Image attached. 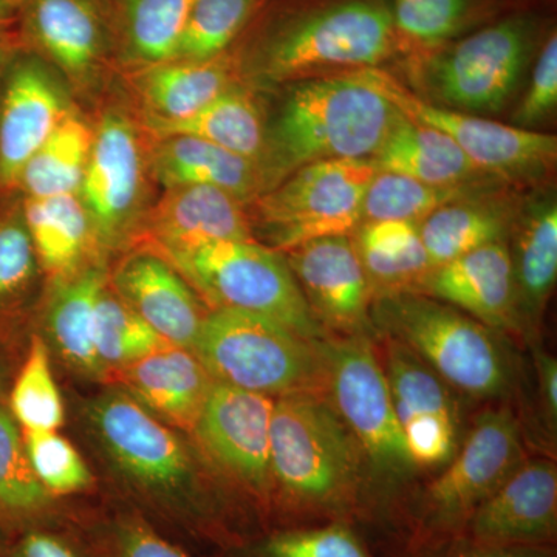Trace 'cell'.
<instances>
[{"label":"cell","mask_w":557,"mask_h":557,"mask_svg":"<svg viewBox=\"0 0 557 557\" xmlns=\"http://www.w3.org/2000/svg\"><path fill=\"white\" fill-rule=\"evenodd\" d=\"M89 421L104 453L149 509L146 518L156 516L226 549L244 542L228 509L197 482L185 443L141 403L127 392H109L91 403Z\"/></svg>","instance_id":"6da1fadb"},{"label":"cell","mask_w":557,"mask_h":557,"mask_svg":"<svg viewBox=\"0 0 557 557\" xmlns=\"http://www.w3.org/2000/svg\"><path fill=\"white\" fill-rule=\"evenodd\" d=\"M359 450L338 410L319 392L278 397L270 429L273 528L348 522L358 509Z\"/></svg>","instance_id":"7a4b0ae2"},{"label":"cell","mask_w":557,"mask_h":557,"mask_svg":"<svg viewBox=\"0 0 557 557\" xmlns=\"http://www.w3.org/2000/svg\"><path fill=\"white\" fill-rule=\"evenodd\" d=\"M397 116L398 110L362 70L292 83L267 126L260 163L267 190L309 164L372 160Z\"/></svg>","instance_id":"3957f363"},{"label":"cell","mask_w":557,"mask_h":557,"mask_svg":"<svg viewBox=\"0 0 557 557\" xmlns=\"http://www.w3.org/2000/svg\"><path fill=\"white\" fill-rule=\"evenodd\" d=\"M384 0H335L277 21L249 50L248 75L296 83L332 70L375 69L398 44Z\"/></svg>","instance_id":"277c9868"},{"label":"cell","mask_w":557,"mask_h":557,"mask_svg":"<svg viewBox=\"0 0 557 557\" xmlns=\"http://www.w3.org/2000/svg\"><path fill=\"white\" fill-rule=\"evenodd\" d=\"M388 339L465 394L493 398L511 387L512 369L500 333L442 300L413 292L384 293L370 310Z\"/></svg>","instance_id":"5b68a950"},{"label":"cell","mask_w":557,"mask_h":557,"mask_svg":"<svg viewBox=\"0 0 557 557\" xmlns=\"http://www.w3.org/2000/svg\"><path fill=\"white\" fill-rule=\"evenodd\" d=\"M193 351L215 383L267 397L327 384L324 341L245 311L209 310Z\"/></svg>","instance_id":"8992f818"},{"label":"cell","mask_w":557,"mask_h":557,"mask_svg":"<svg viewBox=\"0 0 557 557\" xmlns=\"http://www.w3.org/2000/svg\"><path fill=\"white\" fill-rule=\"evenodd\" d=\"M160 255V252H159ZM211 310L271 319L310 341L329 339L285 256L259 242L226 240L161 255Z\"/></svg>","instance_id":"52a82bcc"},{"label":"cell","mask_w":557,"mask_h":557,"mask_svg":"<svg viewBox=\"0 0 557 557\" xmlns=\"http://www.w3.org/2000/svg\"><path fill=\"white\" fill-rule=\"evenodd\" d=\"M522 432L507 409L475 421L449 468L429 485L413 512L412 547L440 552L463 533L472 512L523 463Z\"/></svg>","instance_id":"ba28073f"},{"label":"cell","mask_w":557,"mask_h":557,"mask_svg":"<svg viewBox=\"0 0 557 557\" xmlns=\"http://www.w3.org/2000/svg\"><path fill=\"white\" fill-rule=\"evenodd\" d=\"M376 166L372 160L309 164L252 200V215L273 249L288 251L322 237L348 236L362 222V205Z\"/></svg>","instance_id":"9c48e42d"},{"label":"cell","mask_w":557,"mask_h":557,"mask_svg":"<svg viewBox=\"0 0 557 557\" xmlns=\"http://www.w3.org/2000/svg\"><path fill=\"white\" fill-rule=\"evenodd\" d=\"M148 131L129 112L109 108L94 126V145L79 199L100 249L137 239L148 214Z\"/></svg>","instance_id":"30bf717a"},{"label":"cell","mask_w":557,"mask_h":557,"mask_svg":"<svg viewBox=\"0 0 557 557\" xmlns=\"http://www.w3.org/2000/svg\"><path fill=\"white\" fill-rule=\"evenodd\" d=\"M327 386L335 409L370 463L387 478H403L413 467L399 426L386 373L368 339L324 341Z\"/></svg>","instance_id":"8fae6325"},{"label":"cell","mask_w":557,"mask_h":557,"mask_svg":"<svg viewBox=\"0 0 557 557\" xmlns=\"http://www.w3.org/2000/svg\"><path fill=\"white\" fill-rule=\"evenodd\" d=\"M533 53V28L525 20L483 28L432 62V89L461 112H497L511 100Z\"/></svg>","instance_id":"7c38bea8"},{"label":"cell","mask_w":557,"mask_h":557,"mask_svg":"<svg viewBox=\"0 0 557 557\" xmlns=\"http://www.w3.org/2000/svg\"><path fill=\"white\" fill-rule=\"evenodd\" d=\"M22 47L76 90H89L116 64L115 0H22Z\"/></svg>","instance_id":"4fadbf2b"},{"label":"cell","mask_w":557,"mask_h":557,"mask_svg":"<svg viewBox=\"0 0 557 557\" xmlns=\"http://www.w3.org/2000/svg\"><path fill=\"white\" fill-rule=\"evenodd\" d=\"M362 73L403 116L442 132L482 172L525 174L542 170L556 160L555 135L520 129L424 101L391 73L376 67L362 69Z\"/></svg>","instance_id":"5bb4252c"},{"label":"cell","mask_w":557,"mask_h":557,"mask_svg":"<svg viewBox=\"0 0 557 557\" xmlns=\"http://www.w3.org/2000/svg\"><path fill=\"white\" fill-rule=\"evenodd\" d=\"M273 406V399L267 395L214 383L193 431L205 453L228 472L265 520L273 497L270 465Z\"/></svg>","instance_id":"9a60e30c"},{"label":"cell","mask_w":557,"mask_h":557,"mask_svg":"<svg viewBox=\"0 0 557 557\" xmlns=\"http://www.w3.org/2000/svg\"><path fill=\"white\" fill-rule=\"evenodd\" d=\"M72 112L60 72L21 47L0 89V196L16 193L25 164Z\"/></svg>","instance_id":"2e32d148"},{"label":"cell","mask_w":557,"mask_h":557,"mask_svg":"<svg viewBox=\"0 0 557 557\" xmlns=\"http://www.w3.org/2000/svg\"><path fill=\"white\" fill-rule=\"evenodd\" d=\"M557 536V469L523 461L469 518L461 537L494 547L553 549Z\"/></svg>","instance_id":"e0dca14e"},{"label":"cell","mask_w":557,"mask_h":557,"mask_svg":"<svg viewBox=\"0 0 557 557\" xmlns=\"http://www.w3.org/2000/svg\"><path fill=\"white\" fill-rule=\"evenodd\" d=\"M384 373L413 465L448 461L456 450L457 418L445 381L392 339Z\"/></svg>","instance_id":"ac0fdd59"},{"label":"cell","mask_w":557,"mask_h":557,"mask_svg":"<svg viewBox=\"0 0 557 557\" xmlns=\"http://www.w3.org/2000/svg\"><path fill=\"white\" fill-rule=\"evenodd\" d=\"M109 285L160 338L193 350L209 310L163 256L148 247L134 249L109 274Z\"/></svg>","instance_id":"d6986e66"},{"label":"cell","mask_w":557,"mask_h":557,"mask_svg":"<svg viewBox=\"0 0 557 557\" xmlns=\"http://www.w3.org/2000/svg\"><path fill=\"white\" fill-rule=\"evenodd\" d=\"M289 270L324 327L358 332L368 322L372 285L348 236L322 237L288 249Z\"/></svg>","instance_id":"ffe728a7"},{"label":"cell","mask_w":557,"mask_h":557,"mask_svg":"<svg viewBox=\"0 0 557 557\" xmlns=\"http://www.w3.org/2000/svg\"><path fill=\"white\" fill-rule=\"evenodd\" d=\"M139 233L148 239L141 247L160 255L215 242L255 239L247 205L211 186L164 189L163 197L143 220Z\"/></svg>","instance_id":"44dd1931"},{"label":"cell","mask_w":557,"mask_h":557,"mask_svg":"<svg viewBox=\"0 0 557 557\" xmlns=\"http://www.w3.org/2000/svg\"><path fill=\"white\" fill-rule=\"evenodd\" d=\"M421 287L497 333H520L507 242L498 240L429 271Z\"/></svg>","instance_id":"7402d4cb"},{"label":"cell","mask_w":557,"mask_h":557,"mask_svg":"<svg viewBox=\"0 0 557 557\" xmlns=\"http://www.w3.org/2000/svg\"><path fill=\"white\" fill-rule=\"evenodd\" d=\"M132 91L148 132L196 115L226 90L237 86L240 61L223 53L211 60H175L134 70Z\"/></svg>","instance_id":"603a6c76"},{"label":"cell","mask_w":557,"mask_h":557,"mask_svg":"<svg viewBox=\"0 0 557 557\" xmlns=\"http://www.w3.org/2000/svg\"><path fill=\"white\" fill-rule=\"evenodd\" d=\"M112 375L153 416L190 432L215 383L193 350L171 344Z\"/></svg>","instance_id":"cb8c5ba5"},{"label":"cell","mask_w":557,"mask_h":557,"mask_svg":"<svg viewBox=\"0 0 557 557\" xmlns=\"http://www.w3.org/2000/svg\"><path fill=\"white\" fill-rule=\"evenodd\" d=\"M152 138L149 143L150 175L164 189L211 186L225 190L245 205L267 190L262 168L256 161L186 135Z\"/></svg>","instance_id":"d4e9b609"},{"label":"cell","mask_w":557,"mask_h":557,"mask_svg":"<svg viewBox=\"0 0 557 557\" xmlns=\"http://www.w3.org/2000/svg\"><path fill=\"white\" fill-rule=\"evenodd\" d=\"M108 281L104 265L86 263L58 281L44 317L47 339L42 338L70 369L87 379H108L94 344L95 310Z\"/></svg>","instance_id":"484cf974"},{"label":"cell","mask_w":557,"mask_h":557,"mask_svg":"<svg viewBox=\"0 0 557 557\" xmlns=\"http://www.w3.org/2000/svg\"><path fill=\"white\" fill-rule=\"evenodd\" d=\"M511 252L520 333L537 329L557 277L555 199L534 201L516 228Z\"/></svg>","instance_id":"4316f807"},{"label":"cell","mask_w":557,"mask_h":557,"mask_svg":"<svg viewBox=\"0 0 557 557\" xmlns=\"http://www.w3.org/2000/svg\"><path fill=\"white\" fill-rule=\"evenodd\" d=\"M372 161L379 171L406 175L429 185H467L482 174L453 139L399 112Z\"/></svg>","instance_id":"83f0119b"},{"label":"cell","mask_w":557,"mask_h":557,"mask_svg":"<svg viewBox=\"0 0 557 557\" xmlns=\"http://www.w3.org/2000/svg\"><path fill=\"white\" fill-rule=\"evenodd\" d=\"M22 212L40 270L61 281L89 263L97 249L94 230L78 194L24 199Z\"/></svg>","instance_id":"f1b7e54d"},{"label":"cell","mask_w":557,"mask_h":557,"mask_svg":"<svg viewBox=\"0 0 557 557\" xmlns=\"http://www.w3.org/2000/svg\"><path fill=\"white\" fill-rule=\"evenodd\" d=\"M194 0H115L116 65L127 72L175 60Z\"/></svg>","instance_id":"f546056e"},{"label":"cell","mask_w":557,"mask_h":557,"mask_svg":"<svg viewBox=\"0 0 557 557\" xmlns=\"http://www.w3.org/2000/svg\"><path fill=\"white\" fill-rule=\"evenodd\" d=\"M58 516L57 502L33 471L21 428L0 406V531L11 539L32 528L57 527Z\"/></svg>","instance_id":"4dcf8cb0"},{"label":"cell","mask_w":557,"mask_h":557,"mask_svg":"<svg viewBox=\"0 0 557 557\" xmlns=\"http://www.w3.org/2000/svg\"><path fill=\"white\" fill-rule=\"evenodd\" d=\"M149 135H186L205 139L259 164L262 163L267 146L262 110L248 90L237 86L209 102L196 115L149 132Z\"/></svg>","instance_id":"1f68e13d"},{"label":"cell","mask_w":557,"mask_h":557,"mask_svg":"<svg viewBox=\"0 0 557 557\" xmlns=\"http://www.w3.org/2000/svg\"><path fill=\"white\" fill-rule=\"evenodd\" d=\"M508 226V211L502 205L465 197L421 220L418 231L432 270L474 249L505 240Z\"/></svg>","instance_id":"d6a6232c"},{"label":"cell","mask_w":557,"mask_h":557,"mask_svg":"<svg viewBox=\"0 0 557 557\" xmlns=\"http://www.w3.org/2000/svg\"><path fill=\"white\" fill-rule=\"evenodd\" d=\"M91 145L94 126L75 110L25 164L17 180L16 193H21L24 199L78 194Z\"/></svg>","instance_id":"836d02e7"},{"label":"cell","mask_w":557,"mask_h":557,"mask_svg":"<svg viewBox=\"0 0 557 557\" xmlns=\"http://www.w3.org/2000/svg\"><path fill=\"white\" fill-rule=\"evenodd\" d=\"M370 285L384 293L406 292L410 284H421L431 267L417 223L401 220L361 223L357 244Z\"/></svg>","instance_id":"e575fe53"},{"label":"cell","mask_w":557,"mask_h":557,"mask_svg":"<svg viewBox=\"0 0 557 557\" xmlns=\"http://www.w3.org/2000/svg\"><path fill=\"white\" fill-rule=\"evenodd\" d=\"M0 327L16 329L39 276L22 197L0 196Z\"/></svg>","instance_id":"d590c367"},{"label":"cell","mask_w":557,"mask_h":557,"mask_svg":"<svg viewBox=\"0 0 557 557\" xmlns=\"http://www.w3.org/2000/svg\"><path fill=\"white\" fill-rule=\"evenodd\" d=\"M72 533L86 557H194L137 508L113 509Z\"/></svg>","instance_id":"8d00e7d4"},{"label":"cell","mask_w":557,"mask_h":557,"mask_svg":"<svg viewBox=\"0 0 557 557\" xmlns=\"http://www.w3.org/2000/svg\"><path fill=\"white\" fill-rule=\"evenodd\" d=\"M5 408L21 431H57L64 424V403L51 372L49 344L42 336H32L11 381Z\"/></svg>","instance_id":"74e56055"},{"label":"cell","mask_w":557,"mask_h":557,"mask_svg":"<svg viewBox=\"0 0 557 557\" xmlns=\"http://www.w3.org/2000/svg\"><path fill=\"white\" fill-rule=\"evenodd\" d=\"M226 557H375L350 522L271 528Z\"/></svg>","instance_id":"f35d334b"},{"label":"cell","mask_w":557,"mask_h":557,"mask_svg":"<svg viewBox=\"0 0 557 557\" xmlns=\"http://www.w3.org/2000/svg\"><path fill=\"white\" fill-rule=\"evenodd\" d=\"M471 196V183L457 186L429 185L406 175L376 170L362 205V222L420 223L450 201Z\"/></svg>","instance_id":"ab89813d"},{"label":"cell","mask_w":557,"mask_h":557,"mask_svg":"<svg viewBox=\"0 0 557 557\" xmlns=\"http://www.w3.org/2000/svg\"><path fill=\"white\" fill-rule=\"evenodd\" d=\"M94 344L108 376L168 346L166 341L116 296L109 281L95 310Z\"/></svg>","instance_id":"60d3db41"},{"label":"cell","mask_w":557,"mask_h":557,"mask_svg":"<svg viewBox=\"0 0 557 557\" xmlns=\"http://www.w3.org/2000/svg\"><path fill=\"white\" fill-rule=\"evenodd\" d=\"M267 0H194L178 60H211L228 53Z\"/></svg>","instance_id":"b9f144b4"},{"label":"cell","mask_w":557,"mask_h":557,"mask_svg":"<svg viewBox=\"0 0 557 557\" xmlns=\"http://www.w3.org/2000/svg\"><path fill=\"white\" fill-rule=\"evenodd\" d=\"M36 478L54 502L94 486V475L75 446L57 431H22Z\"/></svg>","instance_id":"7bdbcfd3"},{"label":"cell","mask_w":557,"mask_h":557,"mask_svg":"<svg viewBox=\"0 0 557 557\" xmlns=\"http://www.w3.org/2000/svg\"><path fill=\"white\" fill-rule=\"evenodd\" d=\"M471 0H392L398 35L423 47H438L467 20Z\"/></svg>","instance_id":"ee69618b"},{"label":"cell","mask_w":557,"mask_h":557,"mask_svg":"<svg viewBox=\"0 0 557 557\" xmlns=\"http://www.w3.org/2000/svg\"><path fill=\"white\" fill-rule=\"evenodd\" d=\"M557 104V36L553 32L539 54L530 86L512 115L511 126L533 131L531 127L547 120Z\"/></svg>","instance_id":"f6af8a7d"},{"label":"cell","mask_w":557,"mask_h":557,"mask_svg":"<svg viewBox=\"0 0 557 557\" xmlns=\"http://www.w3.org/2000/svg\"><path fill=\"white\" fill-rule=\"evenodd\" d=\"M2 557H86L72 531L39 527L11 537Z\"/></svg>","instance_id":"bcb514c9"},{"label":"cell","mask_w":557,"mask_h":557,"mask_svg":"<svg viewBox=\"0 0 557 557\" xmlns=\"http://www.w3.org/2000/svg\"><path fill=\"white\" fill-rule=\"evenodd\" d=\"M449 552L443 557H556L555 548L494 547L475 544L467 537H457L448 545Z\"/></svg>","instance_id":"7dc6e473"},{"label":"cell","mask_w":557,"mask_h":557,"mask_svg":"<svg viewBox=\"0 0 557 557\" xmlns=\"http://www.w3.org/2000/svg\"><path fill=\"white\" fill-rule=\"evenodd\" d=\"M536 361L545 417H547L549 426L555 429L557 421V361L547 354H537Z\"/></svg>","instance_id":"c3c4849f"},{"label":"cell","mask_w":557,"mask_h":557,"mask_svg":"<svg viewBox=\"0 0 557 557\" xmlns=\"http://www.w3.org/2000/svg\"><path fill=\"white\" fill-rule=\"evenodd\" d=\"M14 347H16V329L0 327V406H5L7 394L14 373Z\"/></svg>","instance_id":"681fc988"},{"label":"cell","mask_w":557,"mask_h":557,"mask_svg":"<svg viewBox=\"0 0 557 557\" xmlns=\"http://www.w3.org/2000/svg\"><path fill=\"white\" fill-rule=\"evenodd\" d=\"M21 47L22 42L16 24L0 28V89H2L7 69H9L11 60Z\"/></svg>","instance_id":"f907efd6"},{"label":"cell","mask_w":557,"mask_h":557,"mask_svg":"<svg viewBox=\"0 0 557 557\" xmlns=\"http://www.w3.org/2000/svg\"><path fill=\"white\" fill-rule=\"evenodd\" d=\"M21 7L22 0H0V28L16 24Z\"/></svg>","instance_id":"816d5d0a"},{"label":"cell","mask_w":557,"mask_h":557,"mask_svg":"<svg viewBox=\"0 0 557 557\" xmlns=\"http://www.w3.org/2000/svg\"><path fill=\"white\" fill-rule=\"evenodd\" d=\"M10 537L5 536V534L0 531V557L5 553L7 545H9Z\"/></svg>","instance_id":"f5cc1de1"}]
</instances>
